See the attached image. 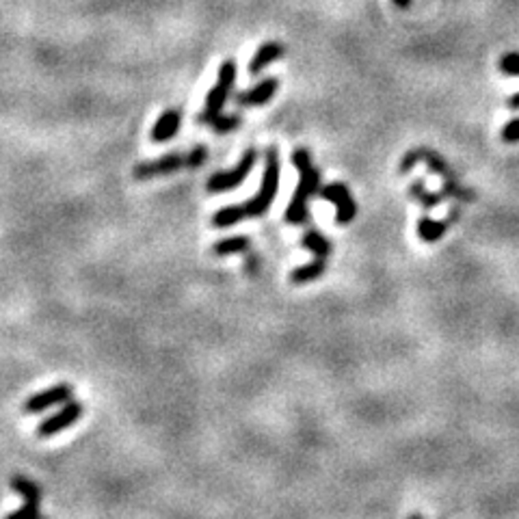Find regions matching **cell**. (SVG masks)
Instances as JSON below:
<instances>
[{
    "label": "cell",
    "instance_id": "6da1fadb",
    "mask_svg": "<svg viewBox=\"0 0 519 519\" xmlns=\"http://www.w3.org/2000/svg\"><path fill=\"white\" fill-rule=\"evenodd\" d=\"M290 161L298 171H301V179H298V186L286 208V221L292 225H301L308 221V202L321 191V171L314 167L310 152L303 147L294 150Z\"/></svg>",
    "mask_w": 519,
    "mask_h": 519
},
{
    "label": "cell",
    "instance_id": "7a4b0ae2",
    "mask_svg": "<svg viewBox=\"0 0 519 519\" xmlns=\"http://www.w3.org/2000/svg\"><path fill=\"white\" fill-rule=\"evenodd\" d=\"M264 175H262V184H260V191L249 199L247 204H243L245 216H262L269 212V208L273 206L277 191H279V177H282V163H279V152L275 147L266 150L264 156Z\"/></svg>",
    "mask_w": 519,
    "mask_h": 519
},
{
    "label": "cell",
    "instance_id": "3957f363",
    "mask_svg": "<svg viewBox=\"0 0 519 519\" xmlns=\"http://www.w3.org/2000/svg\"><path fill=\"white\" fill-rule=\"evenodd\" d=\"M234 83H236V61L227 58V61H223L221 67H218L216 85L206 95V104H204L202 115H199V122H202V124H210L216 115H221L225 102H227L230 95H232Z\"/></svg>",
    "mask_w": 519,
    "mask_h": 519
},
{
    "label": "cell",
    "instance_id": "277c9868",
    "mask_svg": "<svg viewBox=\"0 0 519 519\" xmlns=\"http://www.w3.org/2000/svg\"><path fill=\"white\" fill-rule=\"evenodd\" d=\"M255 161H257V152H255V150H247L234 169L212 173V175L208 177V182H206V189H208L210 193H214V195L234 191L236 186H241V184L245 182V179H247V175L251 173Z\"/></svg>",
    "mask_w": 519,
    "mask_h": 519
},
{
    "label": "cell",
    "instance_id": "5b68a950",
    "mask_svg": "<svg viewBox=\"0 0 519 519\" xmlns=\"http://www.w3.org/2000/svg\"><path fill=\"white\" fill-rule=\"evenodd\" d=\"M83 413H85V407L72 398L70 403L61 405V409H56L52 415L44 417V420L39 422L37 435L42 437V439H48V437H54V435H58V433H63L65 429L74 426L78 420H81Z\"/></svg>",
    "mask_w": 519,
    "mask_h": 519
},
{
    "label": "cell",
    "instance_id": "8992f818",
    "mask_svg": "<svg viewBox=\"0 0 519 519\" xmlns=\"http://www.w3.org/2000/svg\"><path fill=\"white\" fill-rule=\"evenodd\" d=\"M72 398H74V388L70 383H56V385L46 388L37 394H31L24 401L22 409H24V413H42L50 407L70 403Z\"/></svg>",
    "mask_w": 519,
    "mask_h": 519
},
{
    "label": "cell",
    "instance_id": "52a82bcc",
    "mask_svg": "<svg viewBox=\"0 0 519 519\" xmlns=\"http://www.w3.org/2000/svg\"><path fill=\"white\" fill-rule=\"evenodd\" d=\"M318 195H321L323 199H327V202H333L337 206V212H335V221L340 225H346L351 223L355 214H357V204L355 199L351 197L349 189L340 182H333V184H327L323 186L321 191H318Z\"/></svg>",
    "mask_w": 519,
    "mask_h": 519
},
{
    "label": "cell",
    "instance_id": "ba28073f",
    "mask_svg": "<svg viewBox=\"0 0 519 519\" xmlns=\"http://www.w3.org/2000/svg\"><path fill=\"white\" fill-rule=\"evenodd\" d=\"M186 167V154H177V152H169L165 156H161L158 161H150V163H141L134 167V177L136 179H152V177H161V175H171L177 169Z\"/></svg>",
    "mask_w": 519,
    "mask_h": 519
},
{
    "label": "cell",
    "instance_id": "9c48e42d",
    "mask_svg": "<svg viewBox=\"0 0 519 519\" xmlns=\"http://www.w3.org/2000/svg\"><path fill=\"white\" fill-rule=\"evenodd\" d=\"M277 89H279V81H277V78H264V81H260L251 89L236 93V104L243 106V109L262 106V104L271 102V99L275 97Z\"/></svg>",
    "mask_w": 519,
    "mask_h": 519
},
{
    "label": "cell",
    "instance_id": "30bf717a",
    "mask_svg": "<svg viewBox=\"0 0 519 519\" xmlns=\"http://www.w3.org/2000/svg\"><path fill=\"white\" fill-rule=\"evenodd\" d=\"M179 126H182V113L177 109H169L165 111L161 117L156 119V124L152 126L150 138L152 143H167L179 132Z\"/></svg>",
    "mask_w": 519,
    "mask_h": 519
},
{
    "label": "cell",
    "instance_id": "8fae6325",
    "mask_svg": "<svg viewBox=\"0 0 519 519\" xmlns=\"http://www.w3.org/2000/svg\"><path fill=\"white\" fill-rule=\"evenodd\" d=\"M284 54H286V48L279 44V42H266V44H262V46L257 48V52L253 54L251 61H249V74L257 76L266 65L279 61V58H284Z\"/></svg>",
    "mask_w": 519,
    "mask_h": 519
},
{
    "label": "cell",
    "instance_id": "7c38bea8",
    "mask_svg": "<svg viewBox=\"0 0 519 519\" xmlns=\"http://www.w3.org/2000/svg\"><path fill=\"white\" fill-rule=\"evenodd\" d=\"M456 216H458V210H452V216H448L446 221H433V218H429V216H422L420 221H417V234H420L422 241L435 243L446 234L448 223H452Z\"/></svg>",
    "mask_w": 519,
    "mask_h": 519
},
{
    "label": "cell",
    "instance_id": "4fadbf2b",
    "mask_svg": "<svg viewBox=\"0 0 519 519\" xmlns=\"http://www.w3.org/2000/svg\"><path fill=\"white\" fill-rule=\"evenodd\" d=\"M245 210H243V204H232V206H225L221 210H216L212 214V225L216 230H227L236 223L245 221Z\"/></svg>",
    "mask_w": 519,
    "mask_h": 519
},
{
    "label": "cell",
    "instance_id": "5bb4252c",
    "mask_svg": "<svg viewBox=\"0 0 519 519\" xmlns=\"http://www.w3.org/2000/svg\"><path fill=\"white\" fill-rule=\"evenodd\" d=\"M325 269H327V260L316 257V260H312L310 264H303V266L294 269V271L290 273V282H292V284H308V282H314V279L323 277Z\"/></svg>",
    "mask_w": 519,
    "mask_h": 519
},
{
    "label": "cell",
    "instance_id": "9a60e30c",
    "mask_svg": "<svg viewBox=\"0 0 519 519\" xmlns=\"http://www.w3.org/2000/svg\"><path fill=\"white\" fill-rule=\"evenodd\" d=\"M249 236H230V238H221L212 245V253L214 255H232V253H243L249 249Z\"/></svg>",
    "mask_w": 519,
    "mask_h": 519
},
{
    "label": "cell",
    "instance_id": "2e32d148",
    "mask_svg": "<svg viewBox=\"0 0 519 519\" xmlns=\"http://www.w3.org/2000/svg\"><path fill=\"white\" fill-rule=\"evenodd\" d=\"M301 245L305 249H310L316 257H323V260H327L329 253H331V243L327 241V238L321 232H316V230H308L305 232Z\"/></svg>",
    "mask_w": 519,
    "mask_h": 519
},
{
    "label": "cell",
    "instance_id": "e0dca14e",
    "mask_svg": "<svg viewBox=\"0 0 519 519\" xmlns=\"http://www.w3.org/2000/svg\"><path fill=\"white\" fill-rule=\"evenodd\" d=\"M11 489L15 493H19L24 497V502H33V504H39V500H42V491H39V487L29 481L26 476H13L11 478Z\"/></svg>",
    "mask_w": 519,
    "mask_h": 519
},
{
    "label": "cell",
    "instance_id": "ac0fdd59",
    "mask_svg": "<svg viewBox=\"0 0 519 519\" xmlns=\"http://www.w3.org/2000/svg\"><path fill=\"white\" fill-rule=\"evenodd\" d=\"M411 197L420 199V202H422L426 208H433V206H437L439 202H442V195H433V193H429V191L424 189V182H422V179H415V182L411 184Z\"/></svg>",
    "mask_w": 519,
    "mask_h": 519
},
{
    "label": "cell",
    "instance_id": "d6986e66",
    "mask_svg": "<svg viewBox=\"0 0 519 519\" xmlns=\"http://www.w3.org/2000/svg\"><path fill=\"white\" fill-rule=\"evenodd\" d=\"M238 124H241V117L238 115H216L208 126H212V130L218 134H225L238 128Z\"/></svg>",
    "mask_w": 519,
    "mask_h": 519
},
{
    "label": "cell",
    "instance_id": "ffe728a7",
    "mask_svg": "<svg viewBox=\"0 0 519 519\" xmlns=\"http://www.w3.org/2000/svg\"><path fill=\"white\" fill-rule=\"evenodd\" d=\"M497 65L509 76H519V52H506Z\"/></svg>",
    "mask_w": 519,
    "mask_h": 519
},
{
    "label": "cell",
    "instance_id": "44dd1931",
    "mask_svg": "<svg viewBox=\"0 0 519 519\" xmlns=\"http://www.w3.org/2000/svg\"><path fill=\"white\" fill-rule=\"evenodd\" d=\"M39 517H42V513H39V504H33V502H24L22 509L9 513V519H39Z\"/></svg>",
    "mask_w": 519,
    "mask_h": 519
},
{
    "label": "cell",
    "instance_id": "7402d4cb",
    "mask_svg": "<svg viewBox=\"0 0 519 519\" xmlns=\"http://www.w3.org/2000/svg\"><path fill=\"white\" fill-rule=\"evenodd\" d=\"M206 156H208V152H206L204 145L193 147V150L186 154V167H202L204 161H206Z\"/></svg>",
    "mask_w": 519,
    "mask_h": 519
},
{
    "label": "cell",
    "instance_id": "603a6c76",
    "mask_svg": "<svg viewBox=\"0 0 519 519\" xmlns=\"http://www.w3.org/2000/svg\"><path fill=\"white\" fill-rule=\"evenodd\" d=\"M502 138L506 143L519 141V119H511V122L502 128Z\"/></svg>",
    "mask_w": 519,
    "mask_h": 519
},
{
    "label": "cell",
    "instance_id": "cb8c5ba5",
    "mask_svg": "<svg viewBox=\"0 0 519 519\" xmlns=\"http://www.w3.org/2000/svg\"><path fill=\"white\" fill-rule=\"evenodd\" d=\"M509 106H511V109H515V111L519 109V93H515V95L509 99Z\"/></svg>",
    "mask_w": 519,
    "mask_h": 519
},
{
    "label": "cell",
    "instance_id": "d4e9b609",
    "mask_svg": "<svg viewBox=\"0 0 519 519\" xmlns=\"http://www.w3.org/2000/svg\"><path fill=\"white\" fill-rule=\"evenodd\" d=\"M394 5H396L398 9H407V7L411 5V0H394Z\"/></svg>",
    "mask_w": 519,
    "mask_h": 519
}]
</instances>
